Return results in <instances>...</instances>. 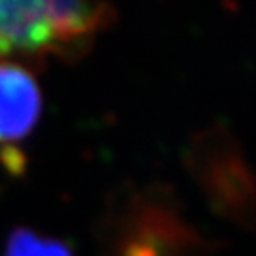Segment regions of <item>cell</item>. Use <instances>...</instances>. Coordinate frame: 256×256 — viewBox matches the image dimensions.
I'll return each mask as SVG.
<instances>
[{
    "instance_id": "obj_1",
    "label": "cell",
    "mask_w": 256,
    "mask_h": 256,
    "mask_svg": "<svg viewBox=\"0 0 256 256\" xmlns=\"http://www.w3.org/2000/svg\"><path fill=\"white\" fill-rule=\"evenodd\" d=\"M114 14L95 2H2L0 57L59 54L88 42Z\"/></svg>"
},
{
    "instance_id": "obj_2",
    "label": "cell",
    "mask_w": 256,
    "mask_h": 256,
    "mask_svg": "<svg viewBox=\"0 0 256 256\" xmlns=\"http://www.w3.org/2000/svg\"><path fill=\"white\" fill-rule=\"evenodd\" d=\"M42 92L27 68L0 61V144H14L36 128Z\"/></svg>"
},
{
    "instance_id": "obj_3",
    "label": "cell",
    "mask_w": 256,
    "mask_h": 256,
    "mask_svg": "<svg viewBox=\"0 0 256 256\" xmlns=\"http://www.w3.org/2000/svg\"><path fill=\"white\" fill-rule=\"evenodd\" d=\"M4 256H72V252L57 239L21 228L10 236Z\"/></svg>"
}]
</instances>
